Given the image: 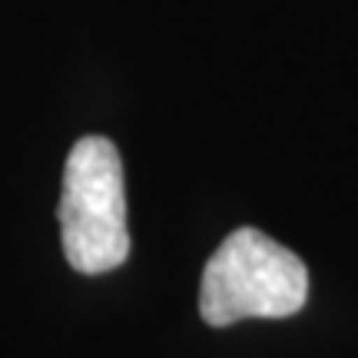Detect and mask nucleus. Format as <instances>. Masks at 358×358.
Returning a JSON list of instances; mask_svg holds the SVG:
<instances>
[{"label": "nucleus", "mask_w": 358, "mask_h": 358, "mask_svg": "<svg viewBox=\"0 0 358 358\" xmlns=\"http://www.w3.org/2000/svg\"><path fill=\"white\" fill-rule=\"evenodd\" d=\"M308 299V268L266 232L236 229L206 262L199 312L209 325L243 319H289Z\"/></svg>", "instance_id": "1"}, {"label": "nucleus", "mask_w": 358, "mask_h": 358, "mask_svg": "<svg viewBox=\"0 0 358 358\" xmlns=\"http://www.w3.org/2000/svg\"><path fill=\"white\" fill-rule=\"evenodd\" d=\"M60 232L66 262L83 275H100L127 262L123 159L106 136H83L66 156Z\"/></svg>", "instance_id": "2"}]
</instances>
